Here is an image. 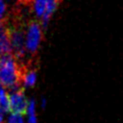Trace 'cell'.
Instances as JSON below:
<instances>
[{
    "instance_id": "obj_1",
    "label": "cell",
    "mask_w": 123,
    "mask_h": 123,
    "mask_svg": "<svg viewBox=\"0 0 123 123\" xmlns=\"http://www.w3.org/2000/svg\"><path fill=\"white\" fill-rule=\"evenodd\" d=\"M25 67L27 65L18 63L12 53L0 56V82L10 91L21 86Z\"/></svg>"
},
{
    "instance_id": "obj_2",
    "label": "cell",
    "mask_w": 123,
    "mask_h": 123,
    "mask_svg": "<svg viewBox=\"0 0 123 123\" xmlns=\"http://www.w3.org/2000/svg\"><path fill=\"white\" fill-rule=\"evenodd\" d=\"M11 33V53L14 55L17 60L25 58L27 47H25V36L27 30L25 25L20 20L18 15L13 16V20L10 24Z\"/></svg>"
},
{
    "instance_id": "obj_3",
    "label": "cell",
    "mask_w": 123,
    "mask_h": 123,
    "mask_svg": "<svg viewBox=\"0 0 123 123\" xmlns=\"http://www.w3.org/2000/svg\"><path fill=\"white\" fill-rule=\"evenodd\" d=\"M43 39L42 25L36 20H31L27 28L25 36V47L30 54H36Z\"/></svg>"
},
{
    "instance_id": "obj_4",
    "label": "cell",
    "mask_w": 123,
    "mask_h": 123,
    "mask_svg": "<svg viewBox=\"0 0 123 123\" xmlns=\"http://www.w3.org/2000/svg\"><path fill=\"white\" fill-rule=\"evenodd\" d=\"M9 100H10V111L15 114L25 115L27 113L29 101L25 98V87L18 86L13 89L9 93Z\"/></svg>"
},
{
    "instance_id": "obj_5",
    "label": "cell",
    "mask_w": 123,
    "mask_h": 123,
    "mask_svg": "<svg viewBox=\"0 0 123 123\" xmlns=\"http://www.w3.org/2000/svg\"><path fill=\"white\" fill-rule=\"evenodd\" d=\"M8 53H11L10 24L7 17H4L0 21V56Z\"/></svg>"
},
{
    "instance_id": "obj_6",
    "label": "cell",
    "mask_w": 123,
    "mask_h": 123,
    "mask_svg": "<svg viewBox=\"0 0 123 123\" xmlns=\"http://www.w3.org/2000/svg\"><path fill=\"white\" fill-rule=\"evenodd\" d=\"M61 2H62V0H48V5L46 8V11L41 18V25L44 29L47 28L48 24H49V20L51 19V16L53 15L54 11L56 10V8L58 7V5Z\"/></svg>"
},
{
    "instance_id": "obj_7",
    "label": "cell",
    "mask_w": 123,
    "mask_h": 123,
    "mask_svg": "<svg viewBox=\"0 0 123 123\" xmlns=\"http://www.w3.org/2000/svg\"><path fill=\"white\" fill-rule=\"evenodd\" d=\"M37 81V71L36 69L30 68L29 65L25 69L23 75V85L24 87H33Z\"/></svg>"
},
{
    "instance_id": "obj_8",
    "label": "cell",
    "mask_w": 123,
    "mask_h": 123,
    "mask_svg": "<svg viewBox=\"0 0 123 123\" xmlns=\"http://www.w3.org/2000/svg\"><path fill=\"white\" fill-rule=\"evenodd\" d=\"M25 115L28 116V119H27L28 123H39L38 118H37V104L34 99L29 101V105H28Z\"/></svg>"
},
{
    "instance_id": "obj_9",
    "label": "cell",
    "mask_w": 123,
    "mask_h": 123,
    "mask_svg": "<svg viewBox=\"0 0 123 123\" xmlns=\"http://www.w3.org/2000/svg\"><path fill=\"white\" fill-rule=\"evenodd\" d=\"M48 5V0H34V11L38 17L42 18Z\"/></svg>"
},
{
    "instance_id": "obj_10",
    "label": "cell",
    "mask_w": 123,
    "mask_h": 123,
    "mask_svg": "<svg viewBox=\"0 0 123 123\" xmlns=\"http://www.w3.org/2000/svg\"><path fill=\"white\" fill-rule=\"evenodd\" d=\"M7 123H25V120H24L23 115L12 113L11 115L7 118Z\"/></svg>"
},
{
    "instance_id": "obj_11",
    "label": "cell",
    "mask_w": 123,
    "mask_h": 123,
    "mask_svg": "<svg viewBox=\"0 0 123 123\" xmlns=\"http://www.w3.org/2000/svg\"><path fill=\"white\" fill-rule=\"evenodd\" d=\"M6 4L3 0H0V21H1L4 18V14H5V11H6Z\"/></svg>"
},
{
    "instance_id": "obj_12",
    "label": "cell",
    "mask_w": 123,
    "mask_h": 123,
    "mask_svg": "<svg viewBox=\"0 0 123 123\" xmlns=\"http://www.w3.org/2000/svg\"><path fill=\"white\" fill-rule=\"evenodd\" d=\"M5 114H6V112L4 111L1 106H0V123L4 122V119H5Z\"/></svg>"
},
{
    "instance_id": "obj_13",
    "label": "cell",
    "mask_w": 123,
    "mask_h": 123,
    "mask_svg": "<svg viewBox=\"0 0 123 123\" xmlns=\"http://www.w3.org/2000/svg\"><path fill=\"white\" fill-rule=\"evenodd\" d=\"M5 94H6V92H5V90H4V86H2V83L0 82V99H1Z\"/></svg>"
},
{
    "instance_id": "obj_14",
    "label": "cell",
    "mask_w": 123,
    "mask_h": 123,
    "mask_svg": "<svg viewBox=\"0 0 123 123\" xmlns=\"http://www.w3.org/2000/svg\"><path fill=\"white\" fill-rule=\"evenodd\" d=\"M41 107L44 109L46 107V99H42V103H41Z\"/></svg>"
}]
</instances>
